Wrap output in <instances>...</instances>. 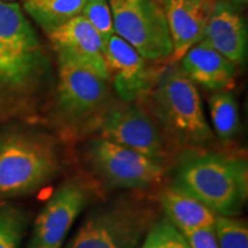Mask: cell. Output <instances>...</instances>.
I'll return each mask as SVG.
<instances>
[{"label": "cell", "instance_id": "2", "mask_svg": "<svg viewBox=\"0 0 248 248\" xmlns=\"http://www.w3.org/2000/svg\"><path fill=\"white\" fill-rule=\"evenodd\" d=\"M147 95L148 110L172 147L199 146L214 138L200 93L182 70L171 68L157 76Z\"/></svg>", "mask_w": 248, "mask_h": 248}, {"label": "cell", "instance_id": "9", "mask_svg": "<svg viewBox=\"0 0 248 248\" xmlns=\"http://www.w3.org/2000/svg\"><path fill=\"white\" fill-rule=\"evenodd\" d=\"M115 35L145 60L170 59L172 43L160 0H109Z\"/></svg>", "mask_w": 248, "mask_h": 248}, {"label": "cell", "instance_id": "23", "mask_svg": "<svg viewBox=\"0 0 248 248\" xmlns=\"http://www.w3.org/2000/svg\"><path fill=\"white\" fill-rule=\"evenodd\" d=\"M190 248H219L214 225L182 232Z\"/></svg>", "mask_w": 248, "mask_h": 248}, {"label": "cell", "instance_id": "19", "mask_svg": "<svg viewBox=\"0 0 248 248\" xmlns=\"http://www.w3.org/2000/svg\"><path fill=\"white\" fill-rule=\"evenodd\" d=\"M214 230L219 248H248V228L243 219L216 215Z\"/></svg>", "mask_w": 248, "mask_h": 248}, {"label": "cell", "instance_id": "5", "mask_svg": "<svg viewBox=\"0 0 248 248\" xmlns=\"http://www.w3.org/2000/svg\"><path fill=\"white\" fill-rule=\"evenodd\" d=\"M61 169L57 144L47 136L26 130L0 133V197L32 193Z\"/></svg>", "mask_w": 248, "mask_h": 248}, {"label": "cell", "instance_id": "15", "mask_svg": "<svg viewBox=\"0 0 248 248\" xmlns=\"http://www.w3.org/2000/svg\"><path fill=\"white\" fill-rule=\"evenodd\" d=\"M182 71L193 83L210 90L233 84L234 63L200 40L181 59Z\"/></svg>", "mask_w": 248, "mask_h": 248}, {"label": "cell", "instance_id": "21", "mask_svg": "<svg viewBox=\"0 0 248 248\" xmlns=\"http://www.w3.org/2000/svg\"><path fill=\"white\" fill-rule=\"evenodd\" d=\"M27 226L22 210L12 206H0V248H18Z\"/></svg>", "mask_w": 248, "mask_h": 248}, {"label": "cell", "instance_id": "18", "mask_svg": "<svg viewBox=\"0 0 248 248\" xmlns=\"http://www.w3.org/2000/svg\"><path fill=\"white\" fill-rule=\"evenodd\" d=\"M209 114L215 132L223 141L231 140L239 130L237 101L230 92L219 91L210 95Z\"/></svg>", "mask_w": 248, "mask_h": 248}, {"label": "cell", "instance_id": "8", "mask_svg": "<svg viewBox=\"0 0 248 248\" xmlns=\"http://www.w3.org/2000/svg\"><path fill=\"white\" fill-rule=\"evenodd\" d=\"M94 130L98 137L169 164L171 144L151 111L137 101L111 102Z\"/></svg>", "mask_w": 248, "mask_h": 248}, {"label": "cell", "instance_id": "12", "mask_svg": "<svg viewBox=\"0 0 248 248\" xmlns=\"http://www.w3.org/2000/svg\"><path fill=\"white\" fill-rule=\"evenodd\" d=\"M59 59H66L109 82L101 37L82 15L48 33Z\"/></svg>", "mask_w": 248, "mask_h": 248}, {"label": "cell", "instance_id": "3", "mask_svg": "<svg viewBox=\"0 0 248 248\" xmlns=\"http://www.w3.org/2000/svg\"><path fill=\"white\" fill-rule=\"evenodd\" d=\"M157 218L153 202L121 195L89 210L66 248H139Z\"/></svg>", "mask_w": 248, "mask_h": 248}, {"label": "cell", "instance_id": "10", "mask_svg": "<svg viewBox=\"0 0 248 248\" xmlns=\"http://www.w3.org/2000/svg\"><path fill=\"white\" fill-rule=\"evenodd\" d=\"M95 194L93 182L83 177L64 181L40 210L27 248H62L70 229Z\"/></svg>", "mask_w": 248, "mask_h": 248}, {"label": "cell", "instance_id": "16", "mask_svg": "<svg viewBox=\"0 0 248 248\" xmlns=\"http://www.w3.org/2000/svg\"><path fill=\"white\" fill-rule=\"evenodd\" d=\"M157 200L167 218L181 232L212 226L215 222V213L172 185L160 190Z\"/></svg>", "mask_w": 248, "mask_h": 248}, {"label": "cell", "instance_id": "6", "mask_svg": "<svg viewBox=\"0 0 248 248\" xmlns=\"http://www.w3.org/2000/svg\"><path fill=\"white\" fill-rule=\"evenodd\" d=\"M85 159L95 179L111 190H146L168 170L167 164L100 137L88 142Z\"/></svg>", "mask_w": 248, "mask_h": 248}, {"label": "cell", "instance_id": "24", "mask_svg": "<svg viewBox=\"0 0 248 248\" xmlns=\"http://www.w3.org/2000/svg\"><path fill=\"white\" fill-rule=\"evenodd\" d=\"M234 1H238V2H246L247 0H234Z\"/></svg>", "mask_w": 248, "mask_h": 248}, {"label": "cell", "instance_id": "26", "mask_svg": "<svg viewBox=\"0 0 248 248\" xmlns=\"http://www.w3.org/2000/svg\"><path fill=\"white\" fill-rule=\"evenodd\" d=\"M209 1H218V0H209Z\"/></svg>", "mask_w": 248, "mask_h": 248}, {"label": "cell", "instance_id": "22", "mask_svg": "<svg viewBox=\"0 0 248 248\" xmlns=\"http://www.w3.org/2000/svg\"><path fill=\"white\" fill-rule=\"evenodd\" d=\"M80 15L97 31L104 43L115 35L110 6L107 0H88Z\"/></svg>", "mask_w": 248, "mask_h": 248}, {"label": "cell", "instance_id": "7", "mask_svg": "<svg viewBox=\"0 0 248 248\" xmlns=\"http://www.w3.org/2000/svg\"><path fill=\"white\" fill-rule=\"evenodd\" d=\"M59 63V120L71 131L94 130L111 104L108 82L66 59Z\"/></svg>", "mask_w": 248, "mask_h": 248}, {"label": "cell", "instance_id": "20", "mask_svg": "<svg viewBox=\"0 0 248 248\" xmlns=\"http://www.w3.org/2000/svg\"><path fill=\"white\" fill-rule=\"evenodd\" d=\"M139 248H190V246L182 232L167 217H159Z\"/></svg>", "mask_w": 248, "mask_h": 248}, {"label": "cell", "instance_id": "1", "mask_svg": "<svg viewBox=\"0 0 248 248\" xmlns=\"http://www.w3.org/2000/svg\"><path fill=\"white\" fill-rule=\"evenodd\" d=\"M216 215L234 217L248 197V166L244 157L186 151L176 164L171 184Z\"/></svg>", "mask_w": 248, "mask_h": 248}, {"label": "cell", "instance_id": "17", "mask_svg": "<svg viewBox=\"0 0 248 248\" xmlns=\"http://www.w3.org/2000/svg\"><path fill=\"white\" fill-rule=\"evenodd\" d=\"M88 0H23L24 9L47 35L82 13Z\"/></svg>", "mask_w": 248, "mask_h": 248}, {"label": "cell", "instance_id": "14", "mask_svg": "<svg viewBox=\"0 0 248 248\" xmlns=\"http://www.w3.org/2000/svg\"><path fill=\"white\" fill-rule=\"evenodd\" d=\"M201 40L232 63L246 60L247 27L243 16L223 0L214 7Z\"/></svg>", "mask_w": 248, "mask_h": 248}, {"label": "cell", "instance_id": "4", "mask_svg": "<svg viewBox=\"0 0 248 248\" xmlns=\"http://www.w3.org/2000/svg\"><path fill=\"white\" fill-rule=\"evenodd\" d=\"M44 67L38 36L21 6L0 0V101L29 94Z\"/></svg>", "mask_w": 248, "mask_h": 248}, {"label": "cell", "instance_id": "11", "mask_svg": "<svg viewBox=\"0 0 248 248\" xmlns=\"http://www.w3.org/2000/svg\"><path fill=\"white\" fill-rule=\"evenodd\" d=\"M104 58L109 80L122 101L145 98L155 78L140 54L117 35L104 43Z\"/></svg>", "mask_w": 248, "mask_h": 248}, {"label": "cell", "instance_id": "13", "mask_svg": "<svg viewBox=\"0 0 248 248\" xmlns=\"http://www.w3.org/2000/svg\"><path fill=\"white\" fill-rule=\"evenodd\" d=\"M217 1L163 0V8L172 43L170 61L179 62L192 46L202 39L208 18Z\"/></svg>", "mask_w": 248, "mask_h": 248}, {"label": "cell", "instance_id": "25", "mask_svg": "<svg viewBox=\"0 0 248 248\" xmlns=\"http://www.w3.org/2000/svg\"><path fill=\"white\" fill-rule=\"evenodd\" d=\"M2 1H12V0H2Z\"/></svg>", "mask_w": 248, "mask_h": 248}]
</instances>
